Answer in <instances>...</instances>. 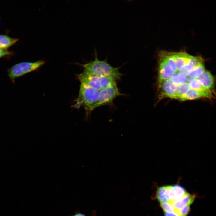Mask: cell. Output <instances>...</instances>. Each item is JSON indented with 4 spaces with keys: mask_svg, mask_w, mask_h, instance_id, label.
Wrapping results in <instances>:
<instances>
[{
    "mask_svg": "<svg viewBox=\"0 0 216 216\" xmlns=\"http://www.w3.org/2000/svg\"><path fill=\"white\" fill-rule=\"evenodd\" d=\"M94 51V60L84 64H78L83 67V72L100 76H110L116 81L120 80L122 75L119 71L120 67L112 66L108 62L107 58L104 60L99 59L96 50Z\"/></svg>",
    "mask_w": 216,
    "mask_h": 216,
    "instance_id": "cell-1",
    "label": "cell"
},
{
    "mask_svg": "<svg viewBox=\"0 0 216 216\" xmlns=\"http://www.w3.org/2000/svg\"><path fill=\"white\" fill-rule=\"evenodd\" d=\"M99 91L90 87L80 84L78 96L75 100L73 107L78 109L83 107L88 116L91 109L97 101Z\"/></svg>",
    "mask_w": 216,
    "mask_h": 216,
    "instance_id": "cell-2",
    "label": "cell"
},
{
    "mask_svg": "<svg viewBox=\"0 0 216 216\" xmlns=\"http://www.w3.org/2000/svg\"><path fill=\"white\" fill-rule=\"evenodd\" d=\"M45 63L44 61L39 60L34 62H23L17 63L8 69V76L12 82H14L16 79L36 70Z\"/></svg>",
    "mask_w": 216,
    "mask_h": 216,
    "instance_id": "cell-3",
    "label": "cell"
},
{
    "mask_svg": "<svg viewBox=\"0 0 216 216\" xmlns=\"http://www.w3.org/2000/svg\"><path fill=\"white\" fill-rule=\"evenodd\" d=\"M124 94L121 93L116 83L99 92L96 102L91 109V112L98 107L112 105L114 99L117 97Z\"/></svg>",
    "mask_w": 216,
    "mask_h": 216,
    "instance_id": "cell-4",
    "label": "cell"
},
{
    "mask_svg": "<svg viewBox=\"0 0 216 216\" xmlns=\"http://www.w3.org/2000/svg\"><path fill=\"white\" fill-rule=\"evenodd\" d=\"M80 84L93 88L99 91L102 90L104 76H100L82 73L77 75Z\"/></svg>",
    "mask_w": 216,
    "mask_h": 216,
    "instance_id": "cell-5",
    "label": "cell"
},
{
    "mask_svg": "<svg viewBox=\"0 0 216 216\" xmlns=\"http://www.w3.org/2000/svg\"><path fill=\"white\" fill-rule=\"evenodd\" d=\"M159 82L168 80L171 78L174 75L169 65L165 59L159 55Z\"/></svg>",
    "mask_w": 216,
    "mask_h": 216,
    "instance_id": "cell-6",
    "label": "cell"
},
{
    "mask_svg": "<svg viewBox=\"0 0 216 216\" xmlns=\"http://www.w3.org/2000/svg\"><path fill=\"white\" fill-rule=\"evenodd\" d=\"M159 84L163 96L176 99L178 87L170 79L162 81Z\"/></svg>",
    "mask_w": 216,
    "mask_h": 216,
    "instance_id": "cell-7",
    "label": "cell"
},
{
    "mask_svg": "<svg viewBox=\"0 0 216 216\" xmlns=\"http://www.w3.org/2000/svg\"><path fill=\"white\" fill-rule=\"evenodd\" d=\"M187 193L185 188L181 185H169L168 195L170 202L180 199Z\"/></svg>",
    "mask_w": 216,
    "mask_h": 216,
    "instance_id": "cell-8",
    "label": "cell"
},
{
    "mask_svg": "<svg viewBox=\"0 0 216 216\" xmlns=\"http://www.w3.org/2000/svg\"><path fill=\"white\" fill-rule=\"evenodd\" d=\"M197 80L202 86L211 92L214 90V77L209 72L205 70Z\"/></svg>",
    "mask_w": 216,
    "mask_h": 216,
    "instance_id": "cell-9",
    "label": "cell"
},
{
    "mask_svg": "<svg viewBox=\"0 0 216 216\" xmlns=\"http://www.w3.org/2000/svg\"><path fill=\"white\" fill-rule=\"evenodd\" d=\"M195 197L188 193L183 197L177 200L170 202L176 210L181 209L186 206H189L194 201Z\"/></svg>",
    "mask_w": 216,
    "mask_h": 216,
    "instance_id": "cell-10",
    "label": "cell"
},
{
    "mask_svg": "<svg viewBox=\"0 0 216 216\" xmlns=\"http://www.w3.org/2000/svg\"><path fill=\"white\" fill-rule=\"evenodd\" d=\"M186 82L189 85L191 89L212 95V92L202 86L197 79L188 76Z\"/></svg>",
    "mask_w": 216,
    "mask_h": 216,
    "instance_id": "cell-11",
    "label": "cell"
},
{
    "mask_svg": "<svg viewBox=\"0 0 216 216\" xmlns=\"http://www.w3.org/2000/svg\"><path fill=\"white\" fill-rule=\"evenodd\" d=\"M212 94H208L190 88L182 101L195 100L202 98H211Z\"/></svg>",
    "mask_w": 216,
    "mask_h": 216,
    "instance_id": "cell-12",
    "label": "cell"
},
{
    "mask_svg": "<svg viewBox=\"0 0 216 216\" xmlns=\"http://www.w3.org/2000/svg\"><path fill=\"white\" fill-rule=\"evenodd\" d=\"M169 188V185H167L158 188L157 191L156 197L159 202H170L168 195Z\"/></svg>",
    "mask_w": 216,
    "mask_h": 216,
    "instance_id": "cell-13",
    "label": "cell"
},
{
    "mask_svg": "<svg viewBox=\"0 0 216 216\" xmlns=\"http://www.w3.org/2000/svg\"><path fill=\"white\" fill-rule=\"evenodd\" d=\"M19 39L11 38L7 35L0 34V47L1 48L8 49L17 41Z\"/></svg>",
    "mask_w": 216,
    "mask_h": 216,
    "instance_id": "cell-14",
    "label": "cell"
},
{
    "mask_svg": "<svg viewBox=\"0 0 216 216\" xmlns=\"http://www.w3.org/2000/svg\"><path fill=\"white\" fill-rule=\"evenodd\" d=\"M187 76L184 73L178 70V72L176 74L174 73L173 76L169 79L178 87L180 85L186 82Z\"/></svg>",
    "mask_w": 216,
    "mask_h": 216,
    "instance_id": "cell-15",
    "label": "cell"
},
{
    "mask_svg": "<svg viewBox=\"0 0 216 216\" xmlns=\"http://www.w3.org/2000/svg\"><path fill=\"white\" fill-rule=\"evenodd\" d=\"M190 89L189 85L186 82L178 86L177 90L176 99L181 100Z\"/></svg>",
    "mask_w": 216,
    "mask_h": 216,
    "instance_id": "cell-16",
    "label": "cell"
},
{
    "mask_svg": "<svg viewBox=\"0 0 216 216\" xmlns=\"http://www.w3.org/2000/svg\"><path fill=\"white\" fill-rule=\"evenodd\" d=\"M205 70L204 65L202 63L194 68L188 76L197 79Z\"/></svg>",
    "mask_w": 216,
    "mask_h": 216,
    "instance_id": "cell-17",
    "label": "cell"
},
{
    "mask_svg": "<svg viewBox=\"0 0 216 216\" xmlns=\"http://www.w3.org/2000/svg\"><path fill=\"white\" fill-rule=\"evenodd\" d=\"M160 205L165 212L171 213L176 212V209L170 202H161Z\"/></svg>",
    "mask_w": 216,
    "mask_h": 216,
    "instance_id": "cell-18",
    "label": "cell"
},
{
    "mask_svg": "<svg viewBox=\"0 0 216 216\" xmlns=\"http://www.w3.org/2000/svg\"><path fill=\"white\" fill-rule=\"evenodd\" d=\"M190 210L189 206H186L181 209L176 210V212L180 216H187Z\"/></svg>",
    "mask_w": 216,
    "mask_h": 216,
    "instance_id": "cell-19",
    "label": "cell"
},
{
    "mask_svg": "<svg viewBox=\"0 0 216 216\" xmlns=\"http://www.w3.org/2000/svg\"><path fill=\"white\" fill-rule=\"evenodd\" d=\"M7 49L0 48V58L11 54Z\"/></svg>",
    "mask_w": 216,
    "mask_h": 216,
    "instance_id": "cell-20",
    "label": "cell"
},
{
    "mask_svg": "<svg viewBox=\"0 0 216 216\" xmlns=\"http://www.w3.org/2000/svg\"><path fill=\"white\" fill-rule=\"evenodd\" d=\"M164 215L165 216H180L176 212L171 213L165 212Z\"/></svg>",
    "mask_w": 216,
    "mask_h": 216,
    "instance_id": "cell-21",
    "label": "cell"
},
{
    "mask_svg": "<svg viewBox=\"0 0 216 216\" xmlns=\"http://www.w3.org/2000/svg\"><path fill=\"white\" fill-rule=\"evenodd\" d=\"M74 216H85L84 215L82 214H77Z\"/></svg>",
    "mask_w": 216,
    "mask_h": 216,
    "instance_id": "cell-22",
    "label": "cell"
}]
</instances>
